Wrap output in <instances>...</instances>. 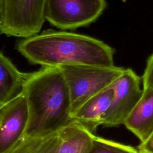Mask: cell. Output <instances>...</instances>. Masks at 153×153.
<instances>
[{
  "label": "cell",
  "instance_id": "cell-6",
  "mask_svg": "<svg viewBox=\"0 0 153 153\" xmlns=\"http://www.w3.org/2000/svg\"><path fill=\"white\" fill-rule=\"evenodd\" d=\"M111 87L113 95L103 124L107 127L124 124L143 94L140 78L130 68H125Z\"/></svg>",
  "mask_w": 153,
  "mask_h": 153
},
{
  "label": "cell",
  "instance_id": "cell-12",
  "mask_svg": "<svg viewBox=\"0 0 153 153\" xmlns=\"http://www.w3.org/2000/svg\"><path fill=\"white\" fill-rule=\"evenodd\" d=\"M59 138L58 132L39 137L25 134L11 148L4 153H48Z\"/></svg>",
  "mask_w": 153,
  "mask_h": 153
},
{
  "label": "cell",
  "instance_id": "cell-7",
  "mask_svg": "<svg viewBox=\"0 0 153 153\" xmlns=\"http://www.w3.org/2000/svg\"><path fill=\"white\" fill-rule=\"evenodd\" d=\"M28 120V106L22 93L0 108V153L9 150L25 134Z\"/></svg>",
  "mask_w": 153,
  "mask_h": 153
},
{
  "label": "cell",
  "instance_id": "cell-13",
  "mask_svg": "<svg viewBox=\"0 0 153 153\" xmlns=\"http://www.w3.org/2000/svg\"><path fill=\"white\" fill-rule=\"evenodd\" d=\"M86 153H142L137 148L94 135Z\"/></svg>",
  "mask_w": 153,
  "mask_h": 153
},
{
  "label": "cell",
  "instance_id": "cell-8",
  "mask_svg": "<svg viewBox=\"0 0 153 153\" xmlns=\"http://www.w3.org/2000/svg\"><path fill=\"white\" fill-rule=\"evenodd\" d=\"M112 95L113 89L110 86L93 96L72 115V121L95 134L97 127L103 124Z\"/></svg>",
  "mask_w": 153,
  "mask_h": 153
},
{
  "label": "cell",
  "instance_id": "cell-11",
  "mask_svg": "<svg viewBox=\"0 0 153 153\" xmlns=\"http://www.w3.org/2000/svg\"><path fill=\"white\" fill-rule=\"evenodd\" d=\"M58 133V153H86L95 135L75 121L62 128Z\"/></svg>",
  "mask_w": 153,
  "mask_h": 153
},
{
  "label": "cell",
  "instance_id": "cell-10",
  "mask_svg": "<svg viewBox=\"0 0 153 153\" xmlns=\"http://www.w3.org/2000/svg\"><path fill=\"white\" fill-rule=\"evenodd\" d=\"M26 74L0 52V108L22 94Z\"/></svg>",
  "mask_w": 153,
  "mask_h": 153
},
{
  "label": "cell",
  "instance_id": "cell-9",
  "mask_svg": "<svg viewBox=\"0 0 153 153\" xmlns=\"http://www.w3.org/2000/svg\"><path fill=\"white\" fill-rule=\"evenodd\" d=\"M124 125L140 141H146L153 133V89L143 94Z\"/></svg>",
  "mask_w": 153,
  "mask_h": 153
},
{
  "label": "cell",
  "instance_id": "cell-3",
  "mask_svg": "<svg viewBox=\"0 0 153 153\" xmlns=\"http://www.w3.org/2000/svg\"><path fill=\"white\" fill-rule=\"evenodd\" d=\"M64 77L71 102V117L88 99L109 87L125 68L93 65H63L58 67Z\"/></svg>",
  "mask_w": 153,
  "mask_h": 153
},
{
  "label": "cell",
  "instance_id": "cell-14",
  "mask_svg": "<svg viewBox=\"0 0 153 153\" xmlns=\"http://www.w3.org/2000/svg\"><path fill=\"white\" fill-rule=\"evenodd\" d=\"M142 84L143 91L153 89V53L148 59L142 76Z\"/></svg>",
  "mask_w": 153,
  "mask_h": 153
},
{
  "label": "cell",
  "instance_id": "cell-16",
  "mask_svg": "<svg viewBox=\"0 0 153 153\" xmlns=\"http://www.w3.org/2000/svg\"><path fill=\"white\" fill-rule=\"evenodd\" d=\"M5 0H0V29L4 21Z\"/></svg>",
  "mask_w": 153,
  "mask_h": 153
},
{
  "label": "cell",
  "instance_id": "cell-4",
  "mask_svg": "<svg viewBox=\"0 0 153 153\" xmlns=\"http://www.w3.org/2000/svg\"><path fill=\"white\" fill-rule=\"evenodd\" d=\"M106 6V0H46L45 19L57 28L75 29L95 22Z\"/></svg>",
  "mask_w": 153,
  "mask_h": 153
},
{
  "label": "cell",
  "instance_id": "cell-15",
  "mask_svg": "<svg viewBox=\"0 0 153 153\" xmlns=\"http://www.w3.org/2000/svg\"><path fill=\"white\" fill-rule=\"evenodd\" d=\"M140 146L144 152L153 153V133L146 141L141 143Z\"/></svg>",
  "mask_w": 153,
  "mask_h": 153
},
{
  "label": "cell",
  "instance_id": "cell-1",
  "mask_svg": "<svg viewBox=\"0 0 153 153\" xmlns=\"http://www.w3.org/2000/svg\"><path fill=\"white\" fill-rule=\"evenodd\" d=\"M16 49L29 62L42 67L114 66L113 48L93 37L47 30L21 39Z\"/></svg>",
  "mask_w": 153,
  "mask_h": 153
},
{
  "label": "cell",
  "instance_id": "cell-5",
  "mask_svg": "<svg viewBox=\"0 0 153 153\" xmlns=\"http://www.w3.org/2000/svg\"><path fill=\"white\" fill-rule=\"evenodd\" d=\"M46 0H5L1 33L27 38L39 32L45 21Z\"/></svg>",
  "mask_w": 153,
  "mask_h": 153
},
{
  "label": "cell",
  "instance_id": "cell-2",
  "mask_svg": "<svg viewBox=\"0 0 153 153\" xmlns=\"http://www.w3.org/2000/svg\"><path fill=\"white\" fill-rule=\"evenodd\" d=\"M22 93L29 109L26 136H47L73 121L68 89L58 67H42L27 74Z\"/></svg>",
  "mask_w": 153,
  "mask_h": 153
}]
</instances>
